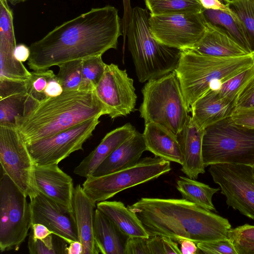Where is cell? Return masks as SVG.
I'll list each match as a JSON object with an SVG mask.
<instances>
[{
  "mask_svg": "<svg viewBox=\"0 0 254 254\" xmlns=\"http://www.w3.org/2000/svg\"><path fill=\"white\" fill-rule=\"evenodd\" d=\"M206 27L203 37L191 50L203 55L222 58L250 54L226 29L207 20Z\"/></svg>",
  "mask_w": 254,
  "mask_h": 254,
  "instance_id": "18",
  "label": "cell"
},
{
  "mask_svg": "<svg viewBox=\"0 0 254 254\" xmlns=\"http://www.w3.org/2000/svg\"><path fill=\"white\" fill-rule=\"evenodd\" d=\"M96 203L85 193L80 185L74 187L72 209L76 222L82 254H99L94 237V220Z\"/></svg>",
  "mask_w": 254,
  "mask_h": 254,
  "instance_id": "19",
  "label": "cell"
},
{
  "mask_svg": "<svg viewBox=\"0 0 254 254\" xmlns=\"http://www.w3.org/2000/svg\"><path fill=\"white\" fill-rule=\"evenodd\" d=\"M171 170L170 161L155 156L146 157L131 167L103 176H90L82 187L86 195L97 203L126 189L157 179Z\"/></svg>",
  "mask_w": 254,
  "mask_h": 254,
  "instance_id": "8",
  "label": "cell"
},
{
  "mask_svg": "<svg viewBox=\"0 0 254 254\" xmlns=\"http://www.w3.org/2000/svg\"><path fill=\"white\" fill-rule=\"evenodd\" d=\"M202 14L207 21L226 29L249 53H253L251 51L247 32L235 13L232 16L223 11L204 9Z\"/></svg>",
  "mask_w": 254,
  "mask_h": 254,
  "instance_id": "28",
  "label": "cell"
},
{
  "mask_svg": "<svg viewBox=\"0 0 254 254\" xmlns=\"http://www.w3.org/2000/svg\"><path fill=\"white\" fill-rule=\"evenodd\" d=\"M225 4L236 13L243 24L252 52L254 53V0H229Z\"/></svg>",
  "mask_w": 254,
  "mask_h": 254,
  "instance_id": "33",
  "label": "cell"
},
{
  "mask_svg": "<svg viewBox=\"0 0 254 254\" xmlns=\"http://www.w3.org/2000/svg\"><path fill=\"white\" fill-rule=\"evenodd\" d=\"M203 133L204 129L200 128L189 116L183 129L177 135L183 153L181 171L195 180L205 173L202 150Z\"/></svg>",
  "mask_w": 254,
  "mask_h": 254,
  "instance_id": "17",
  "label": "cell"
},
{
  "mask_svg": "<svg viewBox=\"0 0 254 254\" xmlns=\"http://www.w3.org/2000/svg\"><path fill=\"white\" fill-rule=\"evenodd\" d=\"M141 92L143 100L139 111L144 124H158L178 135L188 120L190 111L175 70L148 81Z\"/></svg>",
  "mask_w": 254,
  "mask_h": 254,
  "instance_id": "6",
  "label": "cell"
},
{
  "mask_svg": "<svg viewBox=\"0 0 254 254\" xmlns=\"http://www.w3.org/2000/svg\"><path fill=\"white\" fill-rule=\"evenodd\" d=\"M94 237L99 254H125L129 237L96 208L94 214Z\"/></svg>",
  "mask_w": 254,
  "mask_h": 254,
  "instance_id": "24",
  "label": "cell"
},
{
  "mask_svg": "<svg viewBox=\"0 0 254 254\" xmlns=\"http://www.w3.org/2000/svg\"><path fill=\"white\" fill-rule=\"evenodd\" d=\"M130 123L107 133L98 145L74 168V174L85 178L91 176L98 167L124 141L136 131Z\"/></svg>",
  "mask_w": 254,
  "mask_h": 254,
  "instance_id": "20",
  "label": "cell"
},
{
  "mask_svg": "<svg viewBox=\"0 0 254 254\" xmlns=\"http://www.w3.org/2000/svg\"><path fill=\"white\" fill-rule=\"evenodd\" d=\"M202 158L205 167L229 163L254 165V128L227 117L204 129Z\"/></svg>",
  "mask_w": 254,
  "mask_h": 254,
  "instance_id": "7",
  "label": "cell"
},
{
  "mask_svg": "<svg viewBox=\"0 0 254 254\" xmlns=\"http://www.w3.org/2000/svg\"><path fill=\"white\" fill-rule=\"evenodd\" d=\"M200 3L205 9H213L223 11L230 15L233 14V11L228 5L223 3L221 0H200Z\"/></svg>",
  "mask_w": 254,
  "mask_h": 254,
  "instance_id": "44",
  "label": "cell"
},
{
  "mask_svg": "<svg viewBox=\"0 0 254 254\" xmlns=\"http://www.w3.org/2000/svg\"><path fill=\"white\" fill-rule=\"evenodd\" d=\"M147 244L150 254H165L162 236H150Z\"/></svg>",
  "mask_w": 254,
  "mask_h": 254,
  "instance_id": "45",
  "label": "cell"
},
{
  "mask_svg": "<svg viewBox=\"0 0 254 254\" xmlns=\"http://www.w3.org/2000/svg\"><path fill=\"white\" fill-rule=\"evenodd\" d=\"M28 0H7L8 2L10 3L13 5H15L17 4L24 2Z\"/></svg>",
  "mask_w": 254,
  "mask_h": 254,
  "instance_id": "53",
  "label": "cell"
},
{
  "mask_svg": "<svg viewBox=\"0 0 254 254\" xmlns=\"http://www.w3.org/2000/svg\"><path fill=\"white\" fill-rule=\"evenodd\" d=\"M235 103L220 97L216 89H210L191 105L190 112L195 124L204 129L209 126L231 117Z\"/></svg>",
  "mask_w": 254,
  "mask_h": 254,
  "instance_id": "22",
  "label": "cell"
},
{
  "mask_svg": "<svg viewBox=\"0 0 254 254\" xmlns=\"http://www.w3.org/2000/svg\"><path fill=\"white\" fill-rule=\"evenodd\" d=\"M206 23L202 12L150 15L149 19L157 40L180 50L193 49L203 37Z\"/></svg>",
  "mask_w": 254,
  "mask_h": 254,
  "instance_id": "12",
  "label": "cell"
},
{
  "mask_svg": "<svg viewBox=\"0 0 254 254\" xmlns=\"http://www.w3.org/2000/svg\"><path fill=\"white\" fill-rule=\"evenodd\" d=\"M254 64V53L236 57L203 55L191 49L181 51L175 71L187 106L191 105L210 89Z\"/></svg>",
  "mask_w": 254,
  "mask_h": 254,
  "instance_id": "4",
  "label": "cell"
},
{
  "mask_svg": "<svg viewBox=\"0 0 254 254\" xmlns=\"http://www.w3.org/2000/svg\"><path fill=\"white\" fill-rule=\"evenodd\" d=\"M150 15L198 13L204 9L200 0H144Z\"/></svg>",
  "mask_w": 254,
  "mask_h": 254,
  "instance_id": "30",
  "label": "cell"
},
{
  "mask_svg": "<svg viewBox=\"0 0 254 254\" xmlns=\"http://www.w3.org/2000/svg\"><path fill=\"white\" fill-rule=\"evenodd\" d=\"M63 92V87L55 74L49 79L45 91L47 99L58 96Z\"/></svg>",
  "mask_w": 254,
  "mask_h": 254,
  "instance_id": "43",
  "label": "cell"
},
{
  "mask_svg": "<svg viewBox=\"0 0 254 254\" xmlns=\"http://www.w3.org/2000/svg\"><path fill=\"white\" fill-rule=\"evenodd\" d=\"M27 196L10 177L1 172L0 181V250L18 251L32 225Z\"/></svg>",
  "mask_w": 254,
  "mask_h": 254,
  "instance_id": "9",
  "label": "cell"
},
{
  "mask_svg": "<svg viewBox=\"0 0 254 254\" xmlns=\"http://www.w3.org/2000/svg\"><path fill=\"white\" fill-rule=\"evenodd\" d=\"M66 249V254H82V246L79 241H74L69 244Z\"/></svg>",
  "mask_w": 254,
  "mask_h": 254,
  "instance_id": "51",
  "label": "cell"
},
{
  "mask_svg": "<svg viewBox=\"0 0 254 254\" xmlns=\"http://www.w3.org/2000/svg\"><path fill=\"white\" fill-rule=\"evenodd\" d=\"M253 109H254V78L247 84L240 94L235 104V110Z\"/></svg>",
  "mask_w": 254,
  "mask_h": 254,
  "instance_id": "40",
  "label": "cell"
},
{
  "mask_svg": "<svg viewBox=\"0 0 254 254\" xmlns=\"http://www.w3.org/2000/svg\"><path fill=\"white\" fill-rule=\"evenodd\" d=\"M146 150L143 134L136 130L98 167L91 176H103L131 167L138 162Z\"/></svg>",
  "mask_w": 254,
  "mask_h": 254,
  "instance_id": "21",
  "label": "cell"
},
{
  "mask_svg": "<svg viewBox=\"0 0 254 254\" xmlns=\"http://www.w3.org/2000/svg\"><path fill=\"white\" fill-rule=\"evenodd\" d=\"M178 242L181 245V252L182 254H196L199 253L196 244L189 239H183L179 240Z\"/></svg>",
  "mask_w": 254,
  "mask_h": 254,
  "instance_id": "47",
  "label": "cell"
},
{
  "mask_svg": "<svg viewBox=\"0 0 254 254\" xmlns=\"http://www.w3.org/2000/svg\"><path fill=\"white\" fill-rule=\"evenodd\" d=\"M128 209L140 219L149 236L189 239L196 244L229 238L228 220L181 198L142 197Z\"/></svg>",
  "mask_w": 254,
  "mask_h": 254,
  "instance_id": "2",
  "label": "cell"
},
{
  "mask_svg": "<svg viewBox=\"0 0 254 254\" xmlns=\"http://www.w3.org/2000/svg\"><path fill=\"white\" fill-rule=\"evenodd\" d=\"M106 65L102 56L82 60L81 82L79 90L94 91L103 75Z\"/></svg>",
  "mask_w": 254,
  "mask_h": 254,
  "instance_id": "32",
  "label": "cell"
},
{
  "mask_svg": "<svg viewBox=\"0 0 254 254\" xmlns=\"http://www.w3.org/2000/svg\"><path fill=\"white\" fill-rule=\"evenodd\" d=\"M36 104L27 91L0 99V126L16 127V119L26 114Z\"/></svg>",
  "mask_w": 254,
  "mask_h": 254,
  "instance_id": "27",
  "label": "cell"
},
{
  "mask_svg": "<svg viewBox=\"0 0 254 254\" xmlns=\"http://www.w3.org/2000/svg\"><path fill=\"white\" fill-rule=\"evenodd\" d=\"M30 232L34 238L39 240H42L50 235L54 234L46 226L40 223L32 224L31 227Z\"/></svg>",
  "mask_w": 254,
  "mask_h": 254,
  "instance_id": "46",
  "label": "cell"
},
{
  "mask_svg": "<svg viewBox=\"0 0 254 254\" xmlns=\"http://www.w3.org/2000/svg\"><path fill=\"white\" fill-rule=\"evenodd\" d=\"M196 245L199 251L205 254H238L234 244L229 238L198 243Z\"/></svg>",
  "mask_w": 254,
  "mask_h": 254,
  "instance_id": "38",
  "label": "cell"
},
{
  "mask_svg": "<svg viewBox=\"0 0 254 254\" xmlns=\"http://www.w3.org/2000/svg\"><path fill=\"white\" fill-rule=\"evenodd\" d=\"M231 118L237 124L254 128V109L235 110Z\"/></svg>",
  "mask_w": 254,
  "mask_h": 254,
  "instance_id": "42",
  "label": "cell"
},
{
  "mask_svg": "<svg viewBox=\"0 0 254 254\" xmlns=\"http://www.w3.org/2000/svg\"><path fill=\"white\" fill-rule=\"evenodd\" d=\"M234 246L238 254H254V245Z\"/></svg>",
  "mask_w": 254,
  "mask_h": 254,
  "instance_id": "52",
  "label": "cell"
},
{
  "mask_svg": "<svg viewBox=\"0 0 254 254\" xmlns=\"http://www.w3.org/2000/svg\"><path fill=\"white\" fill-rule=\"evenodd\" d=\"M124 6V16L122 20V32L123 35L126 36L127 27L131 15L132 9L130 0H123Z\"/></svg>",
  "mask_w": 254,
  "mask_h": 254,
  "instance_id": "48",
  "label": "cell"
},
{
  "mask_svg": "<svg viewBox=\"0 0 254 254\" xmlns=\"http://www.w3.org/2000/svg\"><path fill=\"white\" fill-rule=\"evenodd\" d=\"M228 0H224V3H225Z\"/></svg>",
  "mask_w": 254,
  "mask_h": 254,
  "instance_id": "55",
  "label": "cell"
},
{
  "mask_svg": "<svg viewBox=\"0 0 254 254\" xmlns=\"http://www.w3.org/2000/svg\"><path fill=\"white\" fill-rule=\"evenodd\" d=\"M177 189L182 198L208 210H215L212 201L213 195L219 188H213L188 177L180 176L177 181Z\"/></svg>",
  "mask_w": 254,
  "mask_h": 254,
  "instance_id": "26",
  "label": "cell"
},
{
  "mask_svg": "<svg viewBox=\"0 0 254 254\" xmlns=\"http://www.w3.org/2000/svg\"><path fill=\"white\" fill-rule=\"evenodd\" d=\"M13 20L7 0H0V38L16 43Z\"/></svg>",
  "mask_w": 254,
  "mask_h": 254,
  "instance_id": "37",
  "label": "cell"
},
{
  "mask_svg": "<svg viewBox=\"0 0 254 254\" xmlns=\"http://www.w3.org/2000/svg\"><path fill=\"white\" fill-rule=\"evenodd\" d=\"M16 44L0 39V78L25 80L31 75L22 63L14 56Z\"/></svg>",
  "mask_w": 254,
  "mask_h": 254,
  "instance_id": "29",
  "label": "cell"
},
{
  "mask_svg": "<svg viewBox=\"0 0 254 254\" xmlns=\"http://www.w3.org/2000/svg\"><path fill=\"white\" fill-rule=\"evenodd\" d=\"M29 198L32 224L44 225L68 244L79 241L73 211L68 210L38 190Z\"/></svg>",
  "mask_w": 254,
  "mask_h": 254,
  "instance_id": "15",
  "label": "cell"
},
{
  "mask_svg": "<svg viewBox=\"0 0 254 254\" xmlns=\"http://www.w3.org/2000/svg\"><path fill=\"white\" fill-rule=\"evenodd\" d=\"M254 78V64L249 68L228 79L216 89L220 97L235 103L240 94Z\"/></svg>",
  "mask_w": 254,
  "mask_h": 254,
  "instance_id": "31",
  "label": "cell"
},
{
  "mask_svg": "<svg viewBox=\"0 0 254 254\" xmlns=\"http://www.w3.org/2000/svg\"><path fill=\"white\" fill-rule=\"evenodd\" d=\"M133 80L126 70L115 64L106 65L102 77L94 92L108 111L112 119L127 116L135 109L137 96Z\"/></svg>",
  "mask_w": 254,
  "mask_h": 254,
  "instance_id": "14",
  "label": "cell"
},
{
  "mask_svg": "<svg viewBox=\"0 0 254 254\" xmlns=\"http://www.w3.org/2000/svg\"><path fill=\"white\" fill-rule=\"evenodd\" d=\"M34 177L37 190L73 211V183L72 178L62 171L58 164H35Z\"/></svg>",
  "mask_w": 254,
  "mask_h": 254,
  "instance_id": "16",
  "label": "cell"
},
{
  "mask_svg": "<svg viewBox=\"0 0 254 254\" xmlns=\"http://www.w3.org/2000/svg\"><path fill=\"white\" fill-rule=\"evenodd\" d=\"M108 115L94 91H64L36 103L16 119V127L26 144L52 136L87 120Z\"/></svg>",
  "mask_w": 254,
  "mask_h": 254,
  "instance_id": "3",
  "label": "cell"
},
{
  "mask_svg": "<svg viewBox=\"0 0 254 254\" xmlns=\"http://www.w3.org/2000/svg\"><path fill=\"white\" fill-rule=\"evenodd\" d=\"M144 125L142 134L147 150L155 156L181 165L183 153L177 135L158 124L149 122Z\"/></svg>",
  "mask_w": 254,
  "mask_h": 254,
  "instance_id": "23",
  "label": "cell"
},
{
  "mask_svg": "<svg viewBox=\"0 0 254 254\" xmlns=\"http://www.w3.org/2000/svg\"><path fill=\"white\" fill-rule=\"evenodd\" d=\"M208 171L218 184L226 204L254 220V175L252 166L220 163L209 166Z\"/></svg>",
  "mask_w": 254,
  "mask_h": 254,
  "instance_id": "11",
  "label": "cell"
},
{
  "mask_svg": "<svg viewBox=\"0 0 254 254\" xmlns=\"http://www.w3.org/2000/svg\"><path fill=\"white\" fill-rule=\"evenodd\" d=\"M222 2H224V0H221Z\"/></svg>",
  "mask_w": 254,
  "mask_h": 254,
  "instance_id": "56",
  "label": "cell"
},
{
  "mask_svg": "<svg viewBox=\"0 0 254 254\" xmlns=\"http://www.w3.org/2000/svg\"><path fill=\"white\" fill-rule=\"evenodd\" d=\"M56 76L64 91L79 90L81 82L82 60L70 61L58 65Z\"/></svg>",
  "mask_w": 254,
  "mask_h": 254,
  "instance_id": "35",
  "label": "cell"
},
{
  "mask_svg": "<svg viewBox=\"0 0 254 254\" xmlns=\"http://www.w3.org/2000/svg\"><path fill=\"white\" fill-rule=\"evenodd\" d=\"M0 163L1 172L8 175L27 197L37 193L35 164L16 127L0 126Z\"/></svg>",
  "mask_w": 254,
  "mask_h": 254,
  "instance_id": "10",
  "label": "cell"
},
{
  "mask_svg": "<svg viewBox=\"0 0 254 254\" xmlns=\"http://www.w3.org/2000/svg\"><path fill=\"white\" fill-rule=\"evenodd\" d=\"M150 15L147 8H133L126 33L128 49L141 83L174 71L182 51L167 46L155 39L149 27Z\"/></svg>",
  "mask_w": 254,
  "mask_h": 254,
  "instance_id": "5",
  "label": "cell"
},
{
  "mask_svg": "<svg viewBox=\"0 0 254 254\" xmlns=\"http://www.w3.org/2000/svg\"><path fill=\"white\" fill-rule=\"evenodd\" d=\"M147 239L143 237H129L125 254H150Z\"/></svg>",
  "mask_w": 254,
  "mask_h": 254,
  "instance_id": "41",
  "label": "cell"
},
{
  "mask_svg": "<svg viewBox=\"0 0 254 254\" xmlns=\"http://www.w3.org/2000/svg\"><path fill=\"white\" fill-rule=\"evenodd\" d=\"M252 166V168H253V172L254 175V165Z\"/></svg>",
  "mask_w": 254,
  "mask_h": 254,
  "instance_id": "54",
  "label": "cell"
},
{
  "mask_svg": "<svg viewBox=\"0 0 254 254\" xmlns=\"http://www.w3.org/2000/svg\"><path fill=\"white\" fill-rule=\"evenodd\" d=\"M67 244L54 234L42 240L34 238L30 231L28 235V249L30 254H66Z\"/></svg>",
  "mask_w": 254,
  "mask_h": 254,
  "instance_id": "34",
  "label": "cell"
},
{
  "mask_svg": "<svg viewBox=\"0 0 254 254\" xmlns=\"http://www.w3.org/2000/svg\"><path fill=\"white\" fill-rule=\"evenodd\" d=\"M162 237L165 254H181V250L179 248L178 244L176 241L169 237Z\"/></svg>",
  "mask_w": 254,
  "mask_h": 254,
  "instance_id": "50",
  "label": "cell"
},
{
  "mask_svg": "<svg viewBox=\"0 0 254 254\" xmlns=\"http://www.w3.org/2000/svg\"><path fill=\"white\" fill-rule=\"evenodd\" d=\"M15 59L19 62L23 63L28 61L30 56L29 47L25 44H20L16 45L14 52Z\"/></svg>",
  "mask_w": 254,
  "mask_h": 254,
  "instance_id": "49",
  "label": "cell"
},
{
  "mask_svg": "<svg viewBox=\"0 0 254 254\" xmlns=\"http://www.w3.org/2000/svg\"><path fill=\"white\" fill-rule=\"evenodd\" d=\"M122 32L116 8H92L32 43L27 64L34 71L43 70L66 62L102 56L117 49Z\"/></svg>",
  "mask_w": 254,
  "mask_h": 254,
  "instance_id": "1",
  "label": "cell"
},
{
  "mask_svg": "<svg viewBox=\"0 0 254 254\" xmlns=\"http://www.w3.org/2000/svg\"><path fill=\"white\" fill-rule=\"evenodd\" d=\"M228 236L234 245H254V225L246 224L231 228Z\"/></svg>",
  "mask_w": 254,
  "mask_h": 254,
  "instance_id": "39",
  "label": "cell"
},
{
  "mask_svg": "<svg viewBox=\"0 0 254 254\" xmlns=\"http://www.w3.org/2000/svg\"><path fill=\"white\" fill-rule=\"evenodd\" d=\"M99 123V118H94L26 144L34 164H58L73 152L83 150V143L92 135Z\"/></svg>",
  "mask_w": 254,
  "mask_h": 254,
  "instance_id": "13",
  "label": "cell"
},
{
  "mask_svg": "<svg viewBox=\"0 0 254 254\" xmlns=\"http://www.w3.org/2000/svg\"><path fill=\"white\" fill-rule=\"evenodd\" d=\"M30 77L25 80L27 93L37 103L46 99L45 91L49 79L55 74L50 69L31 72Z\"/></svg>",
  "mask_w": 254,
  "mask_h": 254,
  "instance_id": "36",
  "label": "cell"
},
{
  "mask_svg": "<svg viewBox=\"0 0 254 254\" xmlns=\"http://www.w3.org/2000/svg\"><path fill=\"white\" fill-rule=\"evenodd\" d=\"M96 208L128 237L149 238L140 219L122 202L104 200L97 202Z\"/></svg>",
  "mask_w": 254,
  "mask_h": 254,
  "instance_id": "25",
  "label": "cell"
}]
</instances>
